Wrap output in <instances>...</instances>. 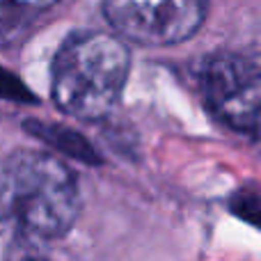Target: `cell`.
Segmentation results:
<instances>
[{
  "label": "cell",
  "mask_w": 261,
  "mask_h": 261,
  "mask_svg": "<svg viewBox=\"0 0 261 261\" xmlns=\"http://www.w3.org/2000/svg\"><path fill=\"white\" fill-rule=\"evenodd\" d=\"M0 206L41 243L62 239L81 213L76 174L50 151L16 149L0 163Z\"/></svg>",
  "instance_id": "1"
},
{
  "label": "cell",
  "mask_w": 261,
  "mask_h": 261,
  "mask_svg": "<svg viewBox=\"0 0 261 261\" xmlns=\"http://www.w3.org/2000/svg\"><path fill=\"white\" fill-rule=\"evenodd\" d=\"M130 71V55L119 35L73 32L50 67V94L62 113L83 122L103 119L119 106Z\"/></svg>",
  "instance_id": "2"
},
{
  "label": "cell",
  "mask_w": 261,
  "mask_h": 261,
  "mask_svg": "<svg viewBox=\"0 0 261 261\" xmlns=\"http://www.w3.org/2000/svg\"><path fill=\"white\" fill-rule=\"evenodd\" d=\"M199 90L208 113L236 133L257 138L261 115V71L243 53H216L199 71Z\"/></svg>",
  "instance_id": "3"
},
{
  "label": "cell",
  "mask_w": 261,
  "mask_h": 261,
  "mask_svg": "<svg viewBox=\"0 0 261 261\" xmlns=\"http://www.w3.org/2000/svg\"><path fill=\"white\" fill-rule=\"evenodd\" d=\"M208 0H103V16L122 39L138 46H174L197 35Z\"/></svg>",
  "instance_id": "4"
},
{
  "label": "cell",
  "mask_w": 261,
  "mask_h": 261,
  "mask_svg": "<svg viewBox=\"0 0 261 261\" xmlns=\"http://www.w3.org/2000/svg\"><path fill=\"white\" fill-rule=\"evenodd\" d=\"M60 0H0V46L25 41Z\"/></svg>",
  "instance_id": "5"
},
{
  "label": "cell",
  "mask_w": 261,
  "mask_h": 261,
  "mask_svg": "<svg viewBox=\"0 0 261 261\" xmlns=\"http://www.w3.org/2000/svg\"><path fill=\"white\" fill-rule=\"evenodd\" d=\"M28 128L32 130V135H37L39 140H44L48 147L60 149L62 153L71 158H78L83 163L96 165L101 163V158L96 156V151L92 149V144L85 138H81L78 133H73L67 126H58V124H46V122H28Z\"/></svg>",
  "instance_id": "6"
},
{
  "label": "cell",
  "mask_w": 261,
  "mask_h": 261,
  "mask_svg": "<svg viewBox=\"0 0 261 261\" xmlns=\"http://www.w3.org/2000/svg\"><path fill=\"white\" fill-rule=\"evenodd\" d=\"M44 257L41 241L28 234L9 216L0 218V259H30Z\"/></svg>",
  "instance_id": "7"
},
{
  "label": "cell",
  "mask_w": 261,
  "mask_h": 261,
  "mask_svg": "<svg viewBox=\"0 0 261 261\" xmlns=\"http://www.w3.org/2000/svg\"><path fill=\"white\" fill-rule=\"evenodd\" d=\"M231 211L250 225H259V195L257 188H241L231 197Z\"/></svg>",
  "instance_id": "8"
}]
</instances>
